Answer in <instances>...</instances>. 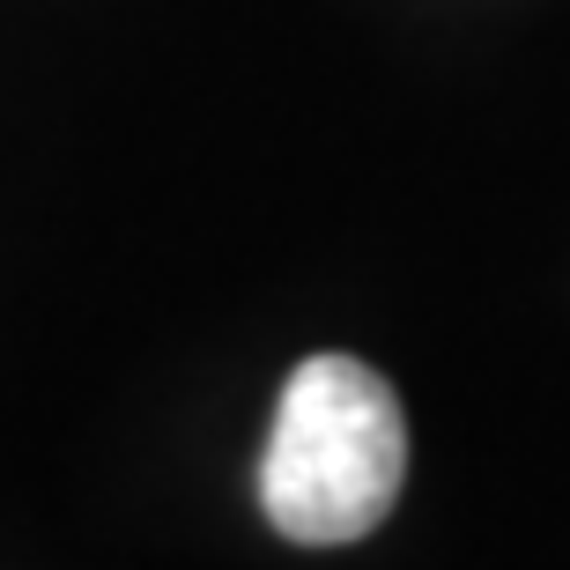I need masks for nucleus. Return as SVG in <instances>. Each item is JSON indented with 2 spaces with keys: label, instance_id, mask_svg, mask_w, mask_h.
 <instances>
[{
  "label": "nucleus",
  "instance_id": "f257e3e1",
  "mask_svg": "<svg viewBox=\"0 0 570 570\" xmlns=\"http://www.w3.org/2000/svg\"><path fill=\"white\" fill-rule=\"evenodd\" d=\"M407 474L401 393L356 356H304L259 452V511L282 541L341 549L379 527Z\"/></svg>",
  "mask_w": 570,
  "mask_h": 570
}]
</instances>
